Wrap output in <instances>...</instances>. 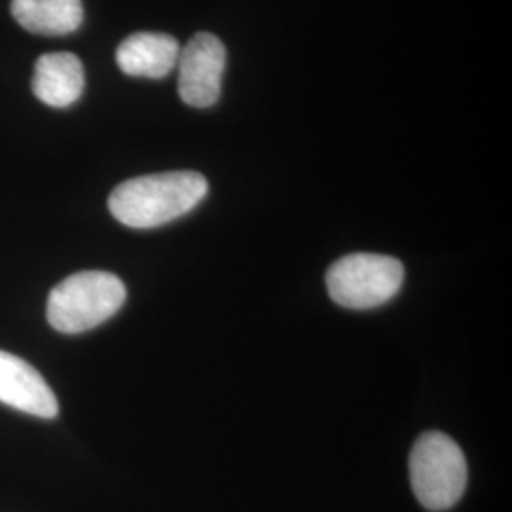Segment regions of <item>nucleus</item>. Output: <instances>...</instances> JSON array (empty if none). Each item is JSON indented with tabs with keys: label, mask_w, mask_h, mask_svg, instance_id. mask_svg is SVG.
Returning a JSON list of instances; mask_svg holds the SVG:
<instances>
[{
	"label": "nucleus",
	"mask_w": 512,
	"mask_h": 512,
	"mask_svg": "<svg viewBox=\"0 0 512 512\" xmlns=\"http://www.w3.org/2000/svg\"><path fill=\"white\" fill-rule=\"evenodd\" d=\"M126 285L109 272H78L55 285L48 298V323L61 334H82L116 315L126 302Z\"/></svg>",
	"instance_id": "f03ea898"
},
{
	"label": "nucleus",
	"mask_w": 512,
	"mask_h": 512,
	"mask_svg": "<svg viewBox=\"0 0 512 512\" xmlns=\"http://www.w3.org/2000/svg\"><path fill=\"white\" fill-rule=\"evenodd\" d=\"M0 403L42 420H54L59 403L35 366L0 349Z\"/></svg>",
	"instance_id": "423d86ee"
},
{
	"label": "nucleus",
	"mask_w": 512,
	"mask_h": 512,
	"mask_svg": "<svg viewBox=\"0 0 512 512\" xmlns=\"http://www.w3.org/2000/svg\"><path fill=\"white\" fill-rule=\"evenodd\" d=\"M31 86L38 101H42L44 105L54 109H67L84 92V65L76 55L69 52L40 55Z\"/></svg>",
	"instance_id": "0eeeda50"
},
{
	"label": "nucleus",
	"mask_w": 512,
	"mask_h": 512,
	"mask_svg": "<svg viewBox=\"0 0 512 512\" xmlns=\"http://www.w3.org/2000/svg\"><path fill=\"white\" fill-rule=\"evenodd\" d=\"M404 281V266L393 256L355 253L336 260L327 272L330 298L348 310H372L393 300Z\"/></svg>",
	"instance_id": "20e7f679"
},
{
	"label": "nucleus",
	"mask_w": 512,
	"mask_h": 512,
	"mask_svg": "<svg viewBox=\"0 0 512 512\" xmlns=\"http://www.w3.org/2000/svg\"><path fill=\"white\" fill-rule=\"evenodd\" d=\"M10 8L25 31L44 37L69 35L84 21L82 0H12Z\"/></svg>",
	"instance_id": "1a4fd4ad"
},
{
	"label": "nucleus",
	"mask_w": 512,
	"mask_h": 512,
	"mask_svg": "<svg viewBox=\"0 0 512 512\" xmlns=\"http://www.w3.org/2000/svg\"><path fill=\"white\" fill-rule=\"evenodd\" d=\"M179 40L165 33L141 31L126 38L116 50V63L128 76L164 78L177 67Z\"/></svg>",
	"instance_id": "6e6552de"
},
{
	"label": "nucleus",
	"mask_w": 512,
	"mask_h": 512,
	"mask_svg": "<svg viewBox=\"0 0 512 512\" xmlns=\"http://www.w3.org/2000/svg\"><path fill=\"white\" fill-rule=\"evenodd\" d=\"M209 183L198 171H167L118 184L109 198L112 217L128 228L150 230L181 219L203 202Z\"/></svg>",
	"instance_id": "f257e3e1"
},
{
	"label": "nucleus",
	"mask_w": 512,
	"mask_h": 512,
	"mask_svg": "<svg viewBox=\"0 0 512 512\" xmlns=\"http://www.w3.org/2000/svg\"><path fill=\"white\" fill-rule=\"evenodd\" d=\"M408 467L414 495L429 511H448L465 494L467 461L458 442L440 431L416 440Z\"/></svg>",
	"instance_id": "7ed1b4c3"
},
{
	"label": "nucleus",
	"mask_w": 512,
	"mask_h": 512,
	"mask_svg": "<svg viewBox=\"0 0 512 512\" xmlns=\"http://www.w3.org/2000/svg\"><path fill=\"white\" fill-rule=\"evenodd\" d=\"M179 95L188 107L207 109L220 97L222 76L226 69V48L211 33L190 38L179 54Z\"/></svg>",
	"instance_id": "39448f33"
}]
</instances>
